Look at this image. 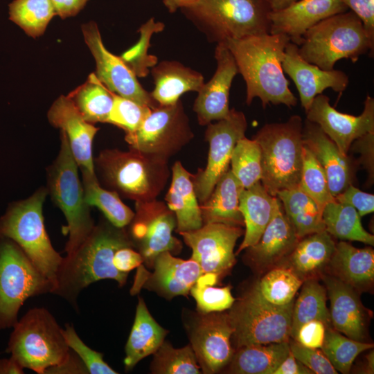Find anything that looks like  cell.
<instances>
[{"mask_svg": "<svg viewBox=\"0 0 374 374\" xmlns=\"http://www.w3.org/2000/svg\"><path fill=\"white\" fill-rule=\"evenodd\" d=\"M290 38L283 34H263L223 43L233 55L238 73L246 83V103L258 98L265 109L269 104L297 105L298 100L289 88L282 67L285 49Z\"/></svg>", "mask_w": 374, "mask_h": 374, "instance_id": "6da1fadb", "label": "cell"}, {"mask_svg": "<svg viewBox=\"0 0 374 374\" xmlns=\"http://www.w3.org/2000/svg\"><path fill=\"white\" fill-rule=\"evenodd\" d=\"M123 229L112 224L95 226L78 250L63 258L52 294L61 296L75 305L80 292L93 283L112 279L120 286L125 284L128 274L118 271L113 263L114 253L118 249L132 246Z\"/></svg>", "mask_w": 374, "mask_h": 374, "instance_id": "7a4b0ae2", "label": "cell"}, {"mask_svg": "<svg viewBox=\"0 0 374 374\" xmlns=\"http://www.w3.org/2000/svg\"><path fill=\"white\" fill-rule=\"evenodd\" d=\"M300 56L323 70H332L342 59L356 62L360 56L373 57L374 42L352 11L330 16L310 28L298 45Z\"/></svg>", "mask_w": 374, "mask_h": 374, "instance_id": "3957f363", "label": "cell"}, {"mask_svg": "<svg viewBox=\"0 0 374 374\" xmlns=\"http://www.w3.org/2000/svg\"><path fill=\"white\" fill-rule=\"evenodd\" d=\"M303 121L293 115L284 123H268L253 136L261 152L260 182L273 196L299 187L303 164Z\"/></svg>", "mask_w": 374, "mask_h": 374, "instance_id": "277c9868", "label": "cell"}, {"mask_svg": "<svg viewBox=\"0 0 374 374\" xmlns=\"http://www.w3.org/2000/svg\"><path fill=\"white\" fill-rule=\"evenodd\" d=\"M96 161L110 190L135 202L157 199L170 176L168 160L131 148L105 150Z\"/></svg>", "mask_w": 374, "mask_h": 374, "instance_id": "5b68a950", "label": "cell"}, {"mask_svg": "<svg viewBox=\"0 0 374 374\" xmlns=\"http://www.w3.org/2000/svg\"><path fill=\"white\" fill-rule=\"evenodd\" d=\"M210 42L269 33L267 0H198L181 9Z\"/></svg>", "mask_w": 374, "mask_h": 374, "instance_id": "8992f818", "label": "cell"}, {"mask_svg": "<svg viewBox=\"0 0 374 374\" xmlns=\"http://www.w3.org/2000/svg\"><path fill=\"white\" fill-rule=\"evenodd\" d=\"M6 352L38 374L65 362L71 350L54 317L44 308L29 310L13 327Z\"/></svg>", "mask_w": 374, "mask_h": 374, "instance_id": "52a82bcc", "label": "cell"}, {"mask_svg": "<svg viewBox=\"0 0 374 374\" xmlns=\"http://www.w3.org/2000/svg\"><path fill=\"white\" fill-rule=\"evenodd\" d=\"M46 195V190L40 188L12 205L0 219V238L16 243L53 284V290L64 258L55 250L45 230L42 208Z\"/></svg>", "mask_w": 374, "mask_h": 374, "instance_id": "ba28073f", "label": "cell"}, {"mask_svg": "<svg viewBox=\"0 0 374 374\" xmlns=\"http://www.w3.org/2000/svg\"><path fill=\"white\" fill-rule=\"evenodd\" d=\"M58 156L49 171V190L52 199L61 209L67 222L63 232L69 235L66 256L73 255L94 228L89 206L86 203L83 186L78 176V166L67 139L61 132Z\"/></svg>", "mask_w": 374, "mask_h": 374, "instance_id": "9c48e42d", "label": "cell"}, {"mask_svg": "<svg viewBox=\"0 0 374 374\" xmlns=\"http://www.w3.org/2000/svg\"><path fill=\"white\" fill-rule=\"evenodd\" d=\"M294 302L285 305L271 304L254 287L234 302L228 314L236 348L251 344L288 341L291 338Z\"/></svg>", "mask_w": 374, "mask_h": 374, "instance_id": "30bf717a", "label": "cell"}, {"mask_svg": "<svg viewBox=\"0 0 374 374\" xmlns=\"http://www.w3.org/2000/svg\"><path fill=\"white\" fill-rule=\"evenodd\" d=\"M0 242V329L14 327L24 303L52 293L53 284L10 239Z\"/></svg>", "mask_w": 374, "mask_h": 374, "instance_id": "8fae6325", "label": "cell"}, {"mask_svg": "<svg viewBox=\"0 0 374 374\" xmlns=\"http://www.w3.org/2000/svg\"><path fill=\"white\" fill-rule=\"evenodd\" d=\"M182 101L152 109L134 132L125 134L130 148L168 160L193 139Z\"/></svg>", "mask_w": 374, "mask_h": 374, "instance_id": "7c38bea8", "label": "cell"}, {"mask_svg": "<svg viewBox=\"0 0 374 374\" xmlns=\"http://www.w3.org/2000/svg\"><path fill=\"white\" fill-rule=\"evenodd\" d=\"M247 128L245 115L235 108L230 109L224 118L207 125L204 134L209 145L206 166L192 177L199 204L208 198L219 179L229 169L234 147L245 136Z\"/></svg>", "mask_w": 374, "mask_h": 374, "instance_id": "4fadbf2b", "label": "cell"}, {"mask_svg": "<svg viewBox=\"0 0 374 374\" xmlns=\"http://www.w3.org/2000/svg\"><path fill=\"white\" fill-rule=\"evenodd\" d=\"M244 232L241 226L209 223L179 233L192 249L190 258L198 263L202 274H213L220 278L235 265L234 247Z\"/></svg>", "mask_w": 374, "mask_h": 374, "instance_id": "5bb4252c", "label": "cell"}, {"mask_svg": "<svg viewBox=\"0 0 374 374\" xmlns=\"http://www.w3.org/2000/svg\"><path fill=\"white\" fill-rule=\"evenodd\" d=\"M135 209L131 233L143 262L152 266L159 253L180 250V241L172 235L176 218L166 204L157 199L136 202Z\"/></svg>", "mask_w": 374, "mask_h": 374, "instance_id": "9a60e30c", "label": "cell"}, {"mask_svg": "<svg viewBox=\"0 0 374 374\" xmlns=\"http://www.w3.org/2000/svg\"><path fill=\"white\" fill-rule=\"evenodd\" d=\"M82 31L96 61L95 74L111 92L152 109L159 106L121 57L112 54L105 48L98 25L94 21L83 24Z\"/></svg>", "mask_w": 374, "mask_h": 374, "instance_id": "2e32d148", "label": "cell"}, {"mask_svg": "<svg viewBox=\"0 0 374 374\" xmlns=\"http://www.w3.org/2000/svg\"><path fill=\"white\" fill-rule=\"evenodd\" d=\"M233 332L228 312L200 313L192 328L190 340L204 373H217L229 364L234 354L231 341Z\"/></svg>", "mask_w": 374, "mask_h": 374, "instance_id": "e0dca14e", "label": "cell"}, {"mask_svg": "<svg viewBox=\"0 0 374 374\" xmlns=\"http://www.w3.org/2000/svg\"><path fill=\"white\" fill-rule=\"evenodd\" d=\"M305 114L306 120L317 124L345 155L355 139L374 132V98L369 95L359 116L337 111L330 105L329 97L322 93L314 98Z\"/></svg>", "mask_w": 374, "mask_h": 374, "instance_id": "ac0fdd59", "label": "cell"}, {"mask_svg": "<svg viewBox=\"0 0 374 374\" xmlns=\"http://www.w3.org/2000/svg\"><path fill=\"white\" fill-rule=\"evenodd\" d=\"M154 272L148 273L140 265L132 293L143 286L151 287L168 298L187 296L191 287L202 275L199 265L192 258L183 260L170 251L159 253L153 260Z\"/></svg>", "mask_w": 374, "mask_h": 374, "instance_id": "d6986e66", "label": "cell"}, {"mask_svg": "<svg viewBox=\"0 0 374 374\" xmlns=\"http://www.w3.org/2000/svg\"><path fill=\"white\" fill-rule=\"evenodd\" d=\"M215 58L217 62L215 72L197 92L193 105L200 125H207L228 116L230 88L234 77L238 73L235 59L223 42L217 44Z\"/></svg>", "mask_w": 374, "mask_h": 374, "instance_id": "ffe728a7", "label": "cell"}, {"mask_svg": "<svg viewBox=\"0 0 374 374\" xmlns=\"http://www.w3.org/2000/svg\"><path fill=\"white\" fill-rule=\"evenodd\" d=\"M284 73L292 80L299 94L301 106L306 112L314 98L328 88L342 93L349 83L348 75L341 70H323L303 60L298 46L287 44L282 62Z\"/></svg>", "mask_w": 374, "mask_h": 374, "instance_id": "44dd1931", "label": "cell"}, {"mask_svg": "<svg viewBox=\"0 0 374 374\" xmlns=\"http://www.w3.org/2000/svg\"><path fill=\"white\" fill-rule=\"evenodd\" d=\"M50 123L64 132L72 154L81 170L94 172L93 141L98 131L87 122L68 96H60L47 113Z\"/></svg>", "mask_w": 374, "mask_h": 374, "instance_id": "7402d4cb", "label": "cell"}, {"mask_svg": "<svg viewBox=\"0 0 374 374\" xmlns=\"http://www.w3.org/2000/svg\"><path fill=\"white\" fill-rule=\"evenodd\" d=\"M303 141L323 169L334 197L353 184L357 161L349 154H342L317 124L305 121Z\"/></svg>", "mask_w": 374, "mask_h": 374, "instance_id": "603a6c76", "label": "cell"}, {"mask_svg": "<svg viewBox=\"0 0 374 374\" xmlns=\"http://www.w3.org/2000/svg\"><path fill=\"white\" fill-rule=\"evenodd\" d=\"M347 10L341 0H298L283 9L269 12V33L285 35L298 46L310 28Z\"/></svg>", "mask_w": 374, "mask_h": 374, "instance_id": "cb8c5ba5", "label": "cell"}, {"mask_svg": "<svg viewBox=\"0 0 374 374\" xmlns=\"http://www.w3.org/2000/svg\"><path fill=\"white\" fill-rule=\"evenodd\" d=\"M330 300L332 327L346 337L365 341L368 313L357 292L350 285L327 273L321 276Z\"/></svg>", "mask_w": 374, "mask_h": 374, "instance_id": "d4e9b609", "label": "cell"}, {"mask_svg": "<svg viewBox=\"0 0 374 374\" xmlns=\"http://www.w3.org/2000/svg\"><path fill=\"white\" fill-rule=\"evenodd\" d=\"M299 240L280 202L258 241L246 249L247 260L258 270L269 269L286 258Z\"/></svg>", "mask_w": 374, "mask_h": 374, "instance_id": "484cf974", "label": "cell"}, {"mask_svg": "<svg viewBox=\"0 0 374 374\" xmlns=\"http://www.w3.org/2000/svg\"><path fill=\"white\" fill-rule=\"evenodd\" d=\"M326 272L357 292L371 289L374 282V251L358 249L345 241L336 243Z\"/></svg>", "mask_w": 374, "mask_h": 374, "instance_id": "4316f807", "label": "cell"}, {"mask_svg": "<svg viewBox=\"0 0 374 374\" xmlns=\"http://www.w3.org/2000/svg\"><path fill=\"white\" fill-rule=\"evenodd\" d=\"M335 246L326 231L312 233L301 238L279 265L290 268L303 281L317 278L326 272Z\"/></svg>", "mask_w": 374, "mask_h": 374, "instance_id": "83f0119b", "label": "cell"}, {"mask_svg": "<svg viewBox=\"0 0 374 374\" xmlns=\"http://www.w3.org/2000/svg\"><path fill=\"white\" fill-rule=\"evenodd\" d=\"M280 203L279 199L269 194L260 181L242 190L240 195L239 208L243 217L245 230L244 239L235 254L258 241Z\"/></svg>", "mask_w": 374, "mask_h": 374, "instance_id": "f1b7e54d", "label": "cell"}, {"mask_svg": "<svg viewBox=\"0 0 374 374\" xmlns=\"http://www.w3.org/2000/svg\"><path fill=\"white\" fill-rule=\"evenodd\" d=\"M171 184L166 195L168 207L174 213L177 233L196 230L203 225L193 175L177 161L171 169Z\"/></svg>", "mask_w": 374, "mask_h": 374, "instance_id": "f546056e", "label": "cell"}, {"mask_svg": "<svg viewBox=\"0 0 374 374\" xmlns=\"http://www.w3.org/2000/svg\"><path fill=\"white\" fill-rule=\"evenodd\" d=\"M154 89L150 93L159 105L176 103L188 91L198 92L204 84L202 73L177 61H162L151 68Z\"/></svg>", "mask_w": 374, "mask_h": 374, "instance_id": "4dcf8cb0", "label": "cell"}, {"mask_svg": "<svg viewBox=\"0 0 374 374\" xmlns=\"http://www.w3.org/2000/svg\"><path fill=\"white\" fill-rule=\"evenodd\" d=\"M243 189L229 168L219 179L208 198L199 204L203 224L220 223L244 226L239 208L240 195Z\"/></svg>", "mask_w": 374, "mask_h": 374, "instance_id": "1f68e13d", "label": "cell"}, {"mask_svg": "<svg viewBox=\"0 0 374 374\" xmlns=\"http://www.w3.org/2000/svg\"><path fill=\"white\" fill-rule=\"evenodd\" d=\"M167 334L152 317L143 299L139 298L134 321L125 346L124 364L130 370L145 357L154 354Z\"/></svg>", "mask_w": 374, "mask_h": 374, "instance_id": "d6a6232c", "label": "cell"}, {"mask_svg": "<svg viewBox=\"0 0 374 374\" xmlns=\"http://www.w3.org/2000/svg\"><path fill=\"white\" fill-rule=\"evenodd\" d=\"M289 353V341L244 346L234 352L227 371L235 374H273Z\"/></svg>", "mask_w": 374, "mask_h": 374, "instance_id": "836d02e7", "label": "cell"}, {"mask_svg": "<svg viewBox=\"0 0 374 374\" xmlns=\"http://www.w3.org/2000/svg\"><path fill=\"white\" fill-rule=\"evenodd\" d=\"M283 209L299 239L312 233L326 231L323 210L299 187L277 193Z\"/></svg>", "mask_w": 374, "mask_h": 374, "instance_id": "e575fe53", "label": "cell"}, {"mask_svg": "<svg viewBox=\"0 0 374 374\" xmlns=\"http://www.w3.org/2000/svg\"><path fill=\"white\" fill-rule=\"evenodd\" d=\"M68 96L87 122H107L114 103V93L98 80L95 73H91L86 82Z\"/></svg>", "mask_w": 374, "mask_h": 374, "instance_id": "d590c367", "label": "cell"}, {"mask_svg": "<svg viewBox=\"0 0 374 374\" xmlns=\"http://www.w3.org/2000/svg\"><path fill=\"white\" fill-rule=\"evenodd\" d=\"M360 217L354 207L335 199L328 203L323 210L325 229L330 235L373 246L374 236L364 229Z\"/></svg>", "mask_w": 374, "mask_h": 374, "instance_id": "8d00e7d4", "label": "cell"}, {"mask_svg": "<svg viewBox=\"0 0 374 374\" xmlns=\"http://www.w3.org/2000/svg\"><path fill=\"white\" fill-rule=\"evenodd\" d=\"M81 172L86 203L89 206L98 207L111 224L117 228H123L130 224L134 212L122 202L119 195L115 191L102 188L95 172Z\"/></svg>", "mask_w": 374, "mask_h": 374, "instance_id": "74e56055", "label": "cell"}, {"mask_svg": "<svg viewBox=\"0 0 374 374\" xmlns=\"http://www.w3.org/2000/svg\"><path fill=\"white\" fill-rule=\"evenodd\" d=\"M301 286L292 308L291 338L303 323L312 320H319L328 327L332 326L325 286L321 285L317 278L307 279Z\"/></svg>", "mask_w": 374, "mask_h": 374, "instance_id": "f35d334b", "label": "cell"}, {"mask_svg": "<svg viewBox=\"0 0 374 374\" xmlns=\"http://www.w3.org/2000/svg\"><path fill=\"white\" fill-rule=\"evenodd\" d=\"M8 6L10 19L34 38L43 35L56 15L51 0H14Z\"/></svg>", "mask_w": 374, "mask_h": 374, "instance_id": "ab89813d", "label": "cell"}, {"mask_svg": "<svg viewBox=\"0 0 374 374\" xmlns=\"http://www.w3.org/2000/svg\"><path fill=\"white\" fill-rule=\"evenodd\" d=\"M303 283L290 268L280 266L271 269L253 287L267 302L285 305L294 301Z\"/></svg>", "mask_w": 374, "mask_h": 374, "instance_id": "60d3db41", "label": "cell"}, {"mask_svg": "<svg viewBox=\"0 0 374 374\" xmlns=\"http://www.w3.org/2000/svg\"><path fill=\"white\" fill-rule=\"evenodd\" d=\"M373 346L371 343L350 339L329 326L321 350L337 371L346 374L350 371L356 357Z\"/></svg>", "mask_w": 374, "mask_h": 374, "instance_id": "b9f144b4", "label": "cell"}, {"mask_svg": "<svg viewBox=\"0 0 374 374\" xmlns=\"http://www.w3.org/2000/svg\"><path fill=\"white\" fill-rule=\"evenodd\" d=\"M230 164L231 172L243 188L260 181L261 152L256 141L245 136L239 139L233 150Z\"/></svg>", "mask_w": 374, "mask_h": 374, "instance_id": "7bdbcfd3", "label": "cell"}, {"mask_svg": "<svg viewBox=\"0 0 374 374\" xmlns=\"http://www.w3.org/2000/svg\"><path fill=\"white\" fill-rule=\"evenodd\" d=\"M154 356L151 364L153 373L159 374H197L200 373L193 350L188 344L181 348H175L163 341Z\"/></svg>", "mask_w": 374, "mask_h": 374, "instance_id": "ee69618b", "label": "cell"}, {"mask_svg": "<svg viewBox=\"0 0 374 374\" xmlns=\"http://www.w3.org/2000/svg\"><path fill=\"white\" fill-rule=\"evenodd\" d=\"M164 27L163 23L155 21L154 18L150 19L139 29L140 38L137 43L120 56L136 77H145L149 69L157 64V57L148 53L150 39L153 34L161 32Z\"/></svg>", "mask_w": 374, "mask_h": 374, "instance_id": "f6af8a7d", "label": "cell"}, {"mask_svg": "<svg viewBox=\"0 0 374 374\" xmlns=\"http://www.w3.org/2000/svg\"><path fill=\"white\" fill-rule=\"evenodd\" d=\"M299 187L323 209L335 197L330 193L326 175L310 149L303 144V164Z\"/></svg>", "mask_w": 374, "mask_h": 374, "instance_id": "bcb514c9", "label": "cell"}, {"mask_svg": "<svg viewBox=\"0 0 374 374\" xmlns=\"http://www.w3.org/2000/svg\"><path fill=\"white\" fill-rule=\"evenodd\" d=\"M152 109L147 105L114 93V103L107 123L130 134L139 129Z\"/></svg>", "mask_w": 374, "mask_h": 374, "instance_id": "7dc6e473", "label": "cell"}, {"mask_svg": "<svg viewBox=\"0 0 374 374\" xmlns=\"http://www.w3.org/2000/svg\"><path fill=\"white\" fill-rule=\"evenodd\" d=\"M62 333L68 346L77 355L91 374H116L104 360L103 355L84 344L78 335L73 326L66 324Z\"/></svg>", "mask_w": 374, "mask_h": 374, "instance_id": "c3c4849f", "label": "cell"}, {"mask_svg": "<svg viewBox=\"0 0 374 374\" xmlns=\"http://www.w3.org/2000/svg\"><path fill=\"white\" fill-rule=\"evenodd\" d=\"M189 294L195 299L200 313L222 312L230 309L235 301L229 286L217 287L195 283Z\"/></svg>", "mask_w": 374, "mask_h": 374, "instance_id": "681fc988", "label": "cell"}, {"mask_svg": "<svg viewBox=\"0 0 374 374\" xmlns=\"http://www.w3.org/2000/svg\"><path fill=\"white\" fill-rule=\"evenodd\" d=\"M290 351L300 362L316 374H337L338 372L319 348L305 347L290 339Z\"/></svg>", "mask_w": 374, "mask_h": 374, "instance_id": "f907efd6", "label": "cell"}, {"mask_svg": "<svg viewBox=\"0 0 374 374\" xmlns=\"http://www.w3.org/2000/svg\"><path fill=\"white\" fill-rule=\"evenodd\" d=\"M335 199L354 207L360 217L371 213L374 211V195L357 188L353 184H350L335 196Z\"/></svg>", "mask_w": 374, "mask_h": 374, "instance_id": "816d5d0a", "label": "cell"}, {"mask_svg": "<svg viewBox=\"0 0 374 374\" xmlns=\"http://www.w3.org/2000/svg\"><path fill=\"white\" fill-rule=\"evenodd\" d=\"M350 150L359 152L360 157L357 160L367 170L368 182L370 185L374 181V132L366 133L355 139L351 144Z\"/></svg>", "mask_w": 374, "mask_h": 374, "instance_id": "f5cc1de1", "label": "cell"}, {"mask_svg": "<svg viewBox=\"0 0 374 374\" xmlns=\"http://www.w3.org/2000/svg\"><path fill=\"white\" fill-rule=\"evenodd\" d=\"M327 327L319 320L306 322L298 329L292 339L305 347L321 349Z\"/></svg>", "mask_w": 374, "mask_h": 374, "instance_id": "db71d44e", "label": "cell"}, {"mask_svg": "<svg viewBox=\"0 0 374 374\" xmlns=\"http://www.w3.org/2000/svg\"><path fill=\"white\" fill-rule=\"evenodd\" d=\"M362 21L370 37L374 42V0H341Z\"/></svg>", "mask_w": 374, "mask_h": 374, "instance_id": "11a10c76", "label": "cell"}, {"mask_svg": "<svg viewBox=\"0 0 374 374\" xmlns=\"http://www.w3.org/2000/svg\"><path fill=\"white\" fill-rule=\"evenodd\" d=\"M143 262L139 252L133 249L132 246H125L118 249L114 253L113 263L115 267L123 273H129L139 267Z\"/></svg>", "mask_w": 374, "mask_h": 374, "instance_id": "9f6ffc18", "label": "cell"}, {"mask_svg": "<svg viewBox=\"0 0 374 374\" xmlns=\"http://www.w3.org/2000/svg\"><path fill=\"white\" fill-rule=\"evenodd\" d=\"M56 12L62 19L77 15L88 0H51Z\"/></svg>", "mask_w": 374, "mask_h": 374, "instance_id": "6f0895ef", "label": "cell"}, {"mask_svg": "<svg viewBox=\"0 0 374 374\" xmlns=\"http://www.w3.org/2000/svg\"><path fill=\"white\" fill-rule=\"evenodd\" d=\"M46 373H89L87 368L75 353H71L69 359L57 366L49 368Z\"/></svg>", "mask_w": 374, "mask_h": 374, "instance_id": "680465c9", "label": "cell"}, {"mask_svg": "<svg viewBox=\"0 0 374 374\" xmlns=\"http://www.w3.org/2000/svg\"><path fill=\"white\" fill-rule=\"evenodd\" d=\"M273 374H313L304 364L290 353L276 368Z\"/></svg>", "mask_w": 374, "mask_h": 374, "instance_id": "91938a15", "label": "cell"}, {"mask_svg": "<svg viewBox=\"0 0 374 374\" xmlns=\"http://www.w3.org/2000/svg\"><path fill=\"white\" fill-rule=\"evenodd\" d=\"M23 366L13 357L0 359V374H22Z\"/></svg>", "mask_w": 374, "mask_h": 374, "instance_id": "94428289", "label": "cell"}, {"mask_svg": "<svg viewBox=\"0 0 374 374\" xmlns=\"http://www.w3.org/2000/svg\"><path fill=\"white\" fill-rule=\"evenodd\" d=\"M197 1L198 0H163V2L168 11L173 13L177 9H183L189 7Z\"/></svg>", "mask_w": 374, "mask_h": 374, "instance_id": "6125c7cd", "label": "cell"}, {"mask_svg": "<svg viewBox=\"0 0 374 374\" xmlns=\"http://www.w3.org/2000/svg\"><path fill=\"white\" fill-rule=\"evenodd\" d=\"M271 11L283 9L298 0H267Z\"/></svg>", "mask_w": 374, "mask_h": 374, "instance_id": "be15d7a7", "label": "cell"}, {"mask_svg": "<svg viewBox=\"0 0 374 374\" xmlns=\"http://www.w3.org/2000/svg\"><path fill=\"white\" fill-rule=\"evenodd\" d=\"M374 355L372 350L366 356V362L363 366V373H373L374 372Z\"/></svg>", "mask_w": 374, "mask_h": 374, "instance_id": "e7e4bbea", "label": "cell"}]
</instances>
